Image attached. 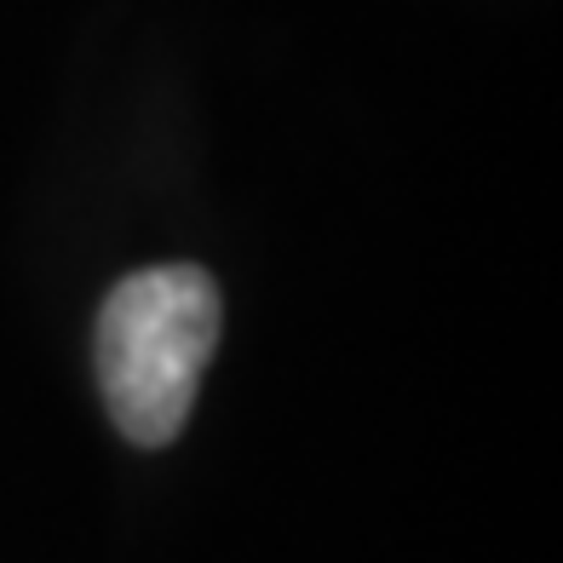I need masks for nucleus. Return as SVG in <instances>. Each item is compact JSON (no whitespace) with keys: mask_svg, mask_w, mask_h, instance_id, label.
Here are the masks:
<instances>
[{"mask_svg":"<svg viewBox=\"0 0 563 563\" xmlns=\"http://www.w3.org/2000/svg\"><path fill=\"white\" fill-rule=\"evenodd\" d=\"M224 328L219 282L201 265H144L98 311V386L126 443L162 449L185 431Z\"/></svg>","mask_w":563,"mask_h":563,"instance_id":"f257e3e1","label":"nucleus"}]
</instances>
